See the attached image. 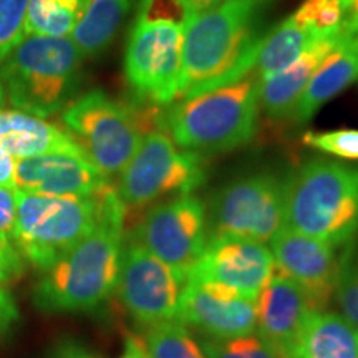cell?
Segmentation results:
<instances>
[{
    "label": "cell",
    "mask_w": 358,
    "mask_h": 358,
    "mask_svg": "<svg viewBox=\"0 0 358 358\" xmlns=\"http://www.w3.org/2000/svg\"><path fill=\"white\" fill-rule=\"evenodd\" d=\"M187 15L179 0H140L124 50V77L138 100L176 101Z\"/></svg>",
    "instance_id": "8992f818"
},
{
    "label": "cell",
    "mask_w": 358,
    "mask_h": 358,
    "mask_svg": "<svg viewBox=\"0 0 358 358\" xmlns=\"http://www.w3.org/2000/svg\"><path fill=\"white\" fill-rule=\"evenodd\" d=\"M208 211L198 196L164 199L150 209L129 241L182 274L198 262L209 237Z\"/></svg>",
    "instance_id": "7c38bea8"
},
{
    "label": "cell",
    "mask_w": 358,
    "mask_h": 358,
    "mask_svg": "<svg viewBox=\"0 0 358 358\" xmlns=\"http://www.w3.org/2000/svg\"><path fill=\"white\" fill-rule=\"evenodd\" d=\"M334 297L342 315L358 329V250L352 248L340 257V272Z\"/></svg>",
    "instance_id": "83f0119b"
},
{
    "label": "cell",
    "mask_w": 358,
    "mask_h": 358,
    "mask_svg": "<svg viewBox=\"0 0 358 358\" xmlns=\"http://www.w3.org/2000/svg\"><path fill=\"white\" fill-rule=\"evenodd\" d=\"M313 310L306 292L275 268L256 301V332L277 358H292Z\"/></svg>",
    "instance_id": "2e32d148"
},
{
    "label": "cell",
    "mask_w": 358,
    "mask_h": 358,
    "mask_svg": "<svg viewBox=\"0 0 358 358\" xmlns=\"http://www.w3.org/2000/svg\"><path fill=\"white\" fill-rule=\"evenodd\" d=\"M303 143L322 153L342 159L358 161V129L343 128L324 133L308 131L303 134Z\"/></svg>",
    "instance_id": "f546056e"
},
{
    "label": "cell",
    "mask_w": 358,
    "mask_h": 358,
    "mask_svg": "<svg viewBox=\"0 0 358 358\" xmlns=\"http://www.w3.org/2000/svg\"><path fill=\"white\" fill-rule=\"evenodd\" d=\"M17 159L13 158L0 146V187H15L13 176H15Z\"/></svg>",
    "instance_id": "836d02e7"
},
{
    "label": "cell",
    "mask_w": 358,
    "mask_h": 358,
    "mask_svg": "<svg viewBox=\"0 0 358 358\" xmlns=\"http://www.w3.org/2000/svg\"><path fill=\"white\" fill-rule=\"evenodd\" d=\"M285 182L277 174L257 173L222 186L206 209L209 236L271 241L285 226Z\"/></svg>",
    "instance_id": "30bf717a"
},
{
    "label": "cell",
    "mask_w": 358,
    "mask_h": 358,
    "mask_svg": "<svg viewBox=\"0 0 358 358\" xmlns=\"http://www.w3.org/2000/svg\"><path fill=\"white\" fill-rule=\"evenodd\" d=\"M131 6L133 0H87L70 35L83 58H95L110 47Z\"/></svg>",
    "instance_id": "7402d4cb"
},
{
    "label": "cell",
    "mask_w": 358,
    "mask_h": 358,
    "mask_svg": "<svg viewBox=\"0 0 358 358\" xmlns=\"http://www.w3.org/2000/svg\"><path fill=\"white\" fill-rule=\"evenodd\" d=\"M358 80V48L357 42L347 38L340 30L338 42L324 58L319 69L313 71L306 90L295 105L290 122L307 123L327 101Z\"/></svg>",
    "instance_id": "d6986e66"
},
{
    "label": "cell",
    "mask_w": 358,
    "mask_h": 358,
    "mask_svg": "<svg viewBox=\"0 0 358 358\" xmlns=\"http://www.w3.org/2000/svg\"><path fill=\"white\" fill-rule=\"evenodd\" d=\"M24 259H12L0 254V285L7 284L8 280L15 279L24 271Z\"/></svg>",
    "instance_id": "e575fe53"
},
{
    "label": "cell",
    "mask_w": 358,
    "mask_h": 358,
    "mask_svg": "<svg viewBox=\"0 0 358 358\" xmlns=\"http://www.w3.org/2000/svg\"><path fill=\"white\" fill-rule=\"evenodd\" d=\"M357 48H358V42H357Z\"/></svg>",
    "instance_id": "f35d334b"
},
{
    "label": "cell",
    "mask_w": 358,
    "mask_h": 358,
    "mask_svg": "<svg viewBox=\"0 0 358 358\" xmlns=\"http://www.w3.org/2000/svg\"><path fill=\"white\" fill-rule=\"evenodd\" d=\"M20 319L15 299L6 287L0 285V342L12 332L13 325Z\"/></svg>",
    "instance_id": "1f68e13d"
},
{
    "label": "cell",
    "mask_w": 358,
    "mask_h": 358,
    "mask_svg": "<svg viewBox=\"0 0 358 358\" xmlns=\"http://www.w3.org/2000/svg\"><path fill=\"white\" fill-rule=\"evenodd\" d=\"M262 40L257 0H221L187 17L176 101L222 88L250 73Z\"/></svg>",
    "instance_id": "6da1fadb"
},
{
    "label": "cell",
    "mask_w": 358,
    "mask_h": 358,
    "mask_svg": "<svg viewBox=\"0 0 358 358\" xmlns=\"http://www.w3.org/2000/svg\"><path fill=\"white\" fill-rule=\"evenodd\" d=\"M0 146L15 159L66 153L85 156L66 129L27 111L0 106Z\"/></svg>",
    "instance_id": "ac0fdd59"
},
{
    "label": "cell",
    "mask_w": 358,
    "mask_h": 358,
    "mask_svg": "<svg viewBox=\"0 0 358 358\" xmlns=\"http://www.w3.org/2000/svg\"><path fill=\"white\" fill-rule=\"evenodd\" d=\"M13 186L34 194L85 198L108 186V178L87 156L53 153L17 159Z\"/></svg>",
    "instance_id": "e0dca14e"
},
{
    "label": "cell",
    "mask_w": 358,
    "mask_h": 358,
    "mask_svg": "<svg viewBox=\"0 0 358 358\" xmlns=\"http://www.w3.org/2000/svg\"><path fill=\"white\" fill-rule=\"evenodd\" d=\"M29 0H0V64L27 35Z\"/></svg>",
    "instance_id": "f1b7e54d"
},
{
    "label": "cell",
    "mask_w": 358,
    "mask_h": 358,
    "mask_svg": "<svg viewBox=\"0 0 358 358\" xmlns=\"http://www.w3.org/2000/svg\"><path fill=\"white\" fill-rule=\"evenodd\" d=\"M271 252L277 271L306 292L315 310H325L340 272L334 245L284 226L271 239Z\"/></svg>",
    "instance_id": "5bb4252c"
},
{
    "label": "cell",
    "mask_w": 358,
    "mask_h": 358,
    "mask_svg": "<svg viewBox=\"0 0 358 358\" xmlns=\"http://www.w3.org/2000/svg\"><path fill=\"white\" fill-rule=\"evenodd\" d=\"M15 221H17V189L0 187V254L12 259H22L15 245Z\"/></svg>",
    "instance_id": "4dcf8cb0"
},
{
    "label": "cell",
    "mask_w": 358,
    "mask_h": 358,
    "mask_svg": "<svg viewBox=\"0 0 358 358\" xmlns=\"http://www.w3.org/2000/svg\"><path fill=\"white\" fill-rule=\"evenodd\" d=\"M141 340L150 358H206L203 348L181 322L145 327Z\"/></svg>",
    "instance_id": "d4e9b609"
},
{
    "label": "cell",
    "mask_w": 358,
    "mask_h": 358,
    "mask_svg": "<svg viewBox=\"0 0 358 358\" xmlns=\"http://www.w3.org/2000/svg\"><path fill=\"white\" fill-rule=\"evenodd\" d=\"M261 80L250 71L226 87L178 100L161 115V129L182 150L226 153L252 140L257 131Z\"/></svg>",
    "instance_id": "3957f363"
},
{
    "label": "cell",
    "mask_w": 358,
    "mask_h": 358,
    "mask_svg": "<svg viewBox=\"0 0 358 358\" xmlns=\"http://www.w3.org/2000/svg\"><path fill=\"white\" fill-rule=\"evenodd\" d=\"M103 189L85 198L17 191L13 237L22 259L40 272L60 261L96 226Z\"/></svg>",
    "instance_id": "52a82bcc"
},
{
    "label": "cell",
    "mask_w": 358,
    "mask_h": 358,
    "mask_svg": "<svg viewBox=\"0 0 358 358\" xmlns=\"http://www.w3.org/2000/svg\"><path fill=\"white\" fill-rule=\"evenodd\" d=\"M322 38L327 37H320L308 27L295 20L292 15H289L279 25L268 30L267 35H264L254 71L259 80L271 78L272 75L279 73L294 60H297L308 47Z\"/></svg>",
    "instance_id": "603a6c76"
},
{
    "label": "cell",
    "mask_w": 358,
    "mask_h": 358,
    "mask_svg": "<svg viewBox=\"0 0 358 358\" xmlns=\"http://www.w3.org/2000/svg\"><path fill=\"white\" fill-rule=\"evenodd\" d=\"M87 0H29L27 35L70 37Z\"/></svg>",
    "instance_id": "cb8c5ba5"
},
{
    "label": "cell",
    "mask_w": 358,
    "mask_h": 358,
    "mask_svg": "<svg viewBox=\"0 0 358 358\" xmlns=\"http://www.w3.org/2000/svg\"><path fill=\"white\" fill-rule=\"evenodd\" d=\"M124 209L110 185L101 192L100 219L93 231L60 261L42 272L34 303L48 313L95 310L116 290L124 248Z\"/></svg>",
    "instance_id": "7a4b0ae2"
},
{
    "label": "cell",
    "mask_w": 358,
    "mask_h": 358,
    "mask_svg": "<svg viewBox=\"0 0 358 358\" xmlns=\"http://www.w3.org/2000/svg\"><path fill=\"white\" fill-rule=\"evenodd\" d=\"M219 2H221V0H179V3L185 8L187 17L208 10V8H211Z\"/></svg>",
    "instance_id": "74e56055"
},
{
    "label": "cell",
    "mask_w": 358,
    "mask_h": 358,
    "mask_svg": "<svg viewBox=\"0 0 358 358\" xmlns=\"http://www.w3.org/2000/svg\"><path fill=\"white\" fill-rule=\"evenodd\" d=\"M150 115L151 110L138 115L101 90H92L75 98L62 111V122L82 146L85 156L103 176L111 178L127 166L143 136L158 128L145 118Z\"/></svg>",
    "instance_id": "ba28073f"
},
{
    "label": "cell",
    "mask_w": 358,
    "mask_h": 358,
    "mask_svg": "<svg viewBox=\"0 0 358 358\" xmlns=\"http://www.w3.org/2000/svg\"><path fill=\"white\" fill-rule=\"evenodd\" d=\"M274 271V257L266 243L241 236L211 234L187 277L224 285L249 301H257Z\"/></svg>",
    "instance_id": "4fadbf2b"
},
{
    "label": "cell",
    "mask_w": 358,
    "mask_h": 358,
    "mask_svg": "<svg viewBox=\"0 0 358 358\" xmlns=\"http://www.w3.org/2000/svg\"><path fill=\"white\" fill-rule=\"evenodd\" d=\"M118 358H150V355H148L141 338L128 337L127 342H124L123 353Z\"/></svg>",
    "instance_id": "8d00e7d4"
},
{
    "label": "cell",
    "mask_w": 358,
    "mask_h": 358,
    "mask_svg": "<svg viewBox=\"0 0 358 358\" xmlns=\"http://www.w3.org/2000/svg\"><path fill=\"white\" fill-rule=\"evenodd\" d=\"M208 179L203 155L182 150L164 129L148 131L136 153L118 174L115 187L129 208H145L159 199L192 194Z\"/></svg>",
    "instance_id": "9c48e42d"
},
{
    "label": "cell",
    "mask_w": 358,
    "mask_h": 358,
    "mask_svg": "<svg viewBox=\"0 0 358 358\" xmlns=\"http://www.w3.org/2000/svg\"><path fill=\"white\" fill-rule=\"evenodd\" d=\"M338 37L340 34L319 40L279 73L261 80L259 106L264 110V113L271 116L272 120H290L313 71L319 69L324 58L332 52L338 42Z\"/></svg>",
    "instance_id": "ffe728a7"
},
{
    "label": "cell",
    "mask_w": 358,
    "mask_h": 358,
    "mask_svg": "<svg viewBox=\"0 0 358 358\" xmlns=\"http://www.w3.org/2000/svg\"><path fill=\"white\" fill-rule=\"evenodd\" d=\"M83 55L70 37L25 35L0 64V93L10 108L48 118L77 98Z\"/></svg>",
    "instance_id": "277c9868"
},
{
    "label": "cell",
    "mask_w": 358,
    "mask_h": 358,
    "mask_svg": "<svg viewBox=\"0 0 358 358\" xmlns=\"http://www.w3.org/2000/svg\"><path fill=\"white\" fill-rule=\"evenodd\" d=\"M187 275L128 241L122 252L116 290L123 307L143 327L179 322Z\"/></svg>",
    "instance_id": "8fae6325"
},
{
    "label": "cell",
    "mask_w": 358,
    "mask_h": 358,
    "mask_svg": "<svg viewBox=\"0 0 358 358\" xmlns=\"http://www.w3.org/2000/svg\"><path fill=\"white\" fill-rule=\"evenodd\" d=\"M179 322L194 327L209 338L256 334V301H249L224 285L187 277Z\"/></svg>",
    "instance_id": "9a60e30c"
},
{
    "label": "cell",
    "mask_w": 358,
    "mask_h": 358,
    "mask_svg": "<svg viewBox=\"0 0 358 358\" xmlns=\"http://www.w3.org/2000/svg\"><path fill=\"white\" fill-rule=\"evenodd\" d=\"M292 358H358V329L340 313L313 310Z\"/></svg>",
    "instance_id": "44dd1931"
},
{
    "label": "cell",
    "mask_w": 358,
    "mask_h": 358,
    "mask_svg": "<svg viewBox=\"0 0 358 358\" xmlns=\"http://www.w3.org/2000/svg\"><path fill=\"white\" fill-rule=\"evenodd\" d=\"M50 358H93V355L85 350L82 345H78V343L66 342L62 343L60 347H57Z\"/></svg>",
    "instance_id": "d590c367"
},
{
    "label": "cell",
    "mask_w": 358,
    "mask_h": 358,
    "mask_svg": "<svg viewBox=\"0 0 358 358\" xmlns=\"http://www.w3.org/2000/svg\"><path fill=\"white\" fill-rule=\"evenodd\" d=\"M292 17L320 37H332L342 30L343 3L342 0H303Z\"/></svg>",
    "instance_id": "484cf974"
},
{
    "label": "cell",
    "mask_w": 358,
    "mask_h": 358,
    "mask_svg": "<svg viewBox=\"0 0 358 358\" xmlns=\"http://www.w3.org/2000/svg\"><path fill=\"white\" fill-rule=\"evenodd\" d=\"M199 345L206 358H277L257 334L234 338L204 337Z\"/></svg>",
    "instance_id": "4316f807"
},
{
    "label": "cell",
    "mask_w": 358,
    "mask_h": 358,
    "mask_svg": "<svg viewBox=\"0 0 358 358\" xmlns=\"http://www.w3.org/2000/svg\"><path fill=\"white\" fill-rule=\"evenodd\" d=\"M285 227L338 248L358 234V166L312 159L285 182Z\"/></svg>",
    "instance_id": "5b68a950"
},
{
    "label": "cell",
    "mask_w": 358,
    "mask_h": 358,
    "mask_svg": "<svg viewBox=\"0 0 358 358\" xmlns=\"http://www.w3.org/2000/svg\"><path fill=\"white\" fill-rule=\"evenodd\" d=\"M343 22L342 34L347 38L358 42V0H342Z\"/></svg>",
    "instance_id": "d6a6232c"
}]
</instances>
